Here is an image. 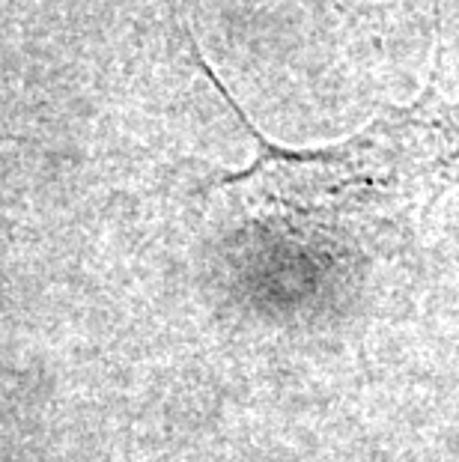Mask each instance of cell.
<instances>
[{"label": "cell", "mask_w": 459, "mask_h": 462, "mask_svg": "<svg viewBox=\"0 0 459 462\" xmlns=\"http://www.w3.org/2000/svg\"><path fill=\"white\" fill-rule=\"evenodd\" d=\"M197 60L257 143L253 162L218 189L269 233L322 248L385 245L459 185V99L442 93L436 75L412 105L382 107L344 141L289 150L269 141Z\"/></svg>", "instance_id": "obj_1"}]
</instances>
